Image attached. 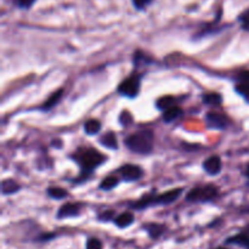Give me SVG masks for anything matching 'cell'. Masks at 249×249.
<instances>
[{"instance_id":"cb8c5ba5","label":"cell","mask_w":249,"mask_h":249,"mask_svg":"<svg viewBox=\"0 0 249 249\" xmlns=\"http://www.w3.org/2000/svg\"><path fill=\"white\" fill-rule=\"evenodd\" d=\"M118 122L122 125V128H128V126H130L131 124L134 123L133 114L129 111H126V109H124V111H122L121 114H119Z\"/></svg>"},{"instance_id":"d4e9b609","label":"cell","mask_w":249,"mask_h":249,"mask_svg":"<svg viewBox=\"0 0 249 249\" xmlns=\"http://www.w3.org/2000/svg\"><path fill=\"white\" fill-rule=\"evenodd\" d=\"M116 216V212L112 211V209H108V211L101 212V213L96 216V219L100 223H109V221H114Z\"/></svg>"},{"instance_id":"4fadbf2b","label":"cell","mask_w":249,"mask_h":249,"mask_svg":"<svg viewBox=\"0 0 249 249\" xmlns=\"http://www.w3.org/2000/svg\"><path fill=\"white\" fill-rule=\"evenodd\" d=\"M153 62H155V61H153L150 56L146 55L145 51L140 50V49H138V50L134 51L133 65H134V67H135V71H138V72L140 68L147 67L148 65H152Z\"/></svg>"},{"instance_id":"6da1fadb","label":"cell","mask_w":249,"mask_h":249,"mask_svg":"<svg viewBox=\"0 0 249 249\" xmlns=\"http://www.w3.org/2000/svg\"><path fill=\"white\" fill-rule=\"evenodd\" d=\"M70 158L79 168V175L72 180L74 185H82L88 181L92 177L95 170L107 160V157L104 153L90 146H80L70 156Z\"/></svg>"},{"instance_id":"277c9868","label":"cell","mask_w":249,"mask_h":249,"mask_svg":"<svg viewBox=\"0 0 249 249\" xmlns=\"http://www.w3.org/2000/svg\"><path fill=\"white\" fill-rule=\"evenodd\" d=\"M219 196H220L219 187L214 184H207L192 187L186 194L185 199L189 203H209L216 201Z\"/></svg>"},{"instance_id":"2e32d148","label":"cell","mask_w":249,"mask_h":249,"mask_svg":"<svg viewBox=\"0 0 249 249\" xmlns=\"http://www.w3.org/2000/svg\"><path fill=\"white\" fill-rule=\"evenodd\" d=\"M135 221V215L131 212H123V213L118 214L114 219V225L119 229H126L131 226Z\"/></svg>"},{"instance_id":"44dd1931","label":"cell","mask_w":249,"mask_h":249,"mask_svg":"<svg viewBox=\"0 0 249 249\" xmlns=\"http://www.w3.org/2000/svg\"><path fill=\"white\" fill-rule=\"evenodd\" d=\"M225 245H236L240 247H245L249 249V235L246 232H241L238 235L231 236L225 241Z\"/></svg>"},{"instance_id":"7402d4cb","label":"cell","mask_w":249,"mask_h":249,"mask_svg":"<svg viewBox=\"0 0 249 249\" xmlns=\"http://www.w3.org/2000/svg\"><path fill=\"white\" fill-rule=\"evenodd\" d=\"M202 102L207 106L219 107L223 104V96L219 92H207L202 95Z\"/></svg>"},{"instance_id":"ac0fdd59","label":"cell","mask_w":249,"mask_h":249,"mask_svg":"<svg viewBox=\"0 0 249 249\" xmlns=\"http://www.w3.org/2000/svg\"><path fill=\"white\" fill-rule=\"evenodd\" d=\"M182 114H184V109H182L180 106H174L172 107V108L163 112L162 119L165 124H170L173 123V122L178 121L179 118H181Z\"/></svg>"},{"instance_id":"d590c367","label":"cell","mask_w":249,"mask_h":249,"mask_svg":"<svg viewBox=\"0 0 249 249\" xmlns=\"http://www.w3.org/2000/svg\"><path fill=\"white\" fill-rule=\"evenodd\" d=\"M216 249H226V248H224V247H219V248H216Z\"/></svg>"},{"instance_id":"484cf974","label":"cell","mask_w":249,"mask_h":249,"mask_svg":"<svg viewBox=\"0 0 249 249\" xmlns=\"http://www.w3.org/2000/svg\"><path fill=\"white\" fill-rule=\"evenodd\" d=\"M236 92L249 104V83H237L235 87Z\"/></svg>"},{"instance_id":"4dcf8cb0","label":"cell","mask_w":249,"mask_h":249,"mask_svg":"<svg viewBox=\"0 0 249 249\" xmlns=\"http://www.w3.org/2000/svg\"><path fill=\"white\" fill-rule=\"evenodd\" d=\"M235 79L237 80L238 83H249V71L245 70V71H241L236 74Z\"/></svg>"},{"instance_id":"1f68e13d","label":"cell","mask_w":249,"mask_h":249,"mask_svg":"<svg viewBox=\"0 0 249 249\" xmlns=\"http://www.w3.org/2000/svg\"><path fill=\"white\" fill-rule=\"evenodd\" d=\"M55 237H56L55 233H43L41 236H39L38 241H40V242H48V241L53 240V238Z\"/></svg>"},{"instance_id":"5b68a950","label":"cell","mask_w":249,"mask_h":249,"mask_svg":"<svg viewBox=\"0 0 249 249\" xmlns=\"http://www.w3.org/2000/svg\"><path fill=\"white\" fill-rule=\"evenodd\" d=\"M142 78V73L135 71L129 77H126L125 79H123L119 83L118 88H117V92L122 95V96L128 97V99H136L139 94H140Z\"/></svg>"},{"instance_id":"836d02e7","label":"cell","mask_w":249,"mask_h":249,"mask_svg":"<svg viewBox=\"0 0 249 249\" xmlns=\"http://www.w3.org/2000/svg\"><path fill=\"white\" fill-rule=\"evenodd\" d=\"M245 174H246V177H247L248 179H249V165H248V167H247V169H246Z\"/></svg>"},{"instance_id":"3957f363","label":"cell","mask_w":249,"mask_h":249,"mask_svg":"<svg viewBox=\"0 0 249 249\" xmlns=\"http://www.w3.org/2000/svg\"><path fill=\"white\" fill-rule=\"evenodd\" d=\"M124 146L136 155H151L155 150V133L151 129H140L124 139Z\"/></svg>"},{"instance_id":"83f0119b","label":"cell","mask_w":249,"mask_h":249,"mask_svg":"<svg viewBox=\"0 0 249 249\" xmlns=\"http://www.w3.org/2000/svg\"><path fill=\"white\" fill-rule=\"evenodd\" d=\"M155 0H131V4H133L134 9L138 10V11H145L148 6L153 4Z\"/></svg>"},{"instance_id":"5bb4252c","label":"cell","mask_w":249,"mask_h":249,"mask_svg":"<svg viewBox=\"0 0 249 249\" xmlns=\"http://www.w3.org/2000/svg\"><path fill=\"white\" fill-rule=\"evenodd\" d=\"M143 230L147 232V235L150 236V238L152 240H158L160 236H163L167 231V226L164 224L160 223H147L142 226Z\"/></svg>"},{"instance_id":"30bf717a","label":"cell","mask_w":249,"mask_h":249,"mask_svg":"<svg viewBox=\"0 0 249 249\" xmlns=\"http://www.w3.org/2000/svg\"><path fill=\"white\" fill-rule=\"evenodd\" d=\"M202 168H203L204 172L208 175H211V177L219 175L221 173V170H223V162H221V158L216 155L211 156V157H208L204 160L203 164H202Z\"/></svg>"},{"instance_id":"9c48e42d","label":"cell","mask_w":249,"mask_h":249,"mask_svg":"<svg viewBox=\"0 0 249 249\" xmlns=\"http://www.w3.org/2000/svg\"><path fill=\"white\" fill-rule=\"evenodd\" d=\"M221 14H223V11H221V10H219L218 16H216L215 21L208 22V23H204L203 26H202V28L199 29V31L197 32L196 34H195L194 38L202 39V38H204V36H213V34H218L219 32L223 31L224 27L219 26V22H220V19H221Z\"/></svg>"},{"instance_id":"9a60e30c","label":"cell","mask_w":249,"mask_h":249,"mask_svg":"<svg viewBox=\"0 0 249 249\" xmlns=\"http://www.w3.org/2000/svg\"><path fill=\"white\" fill-rule=\"evenodd\" d=\"M181 97H174V96H170V95H167V96H162L160 99L156 100L155 105L160 111L164 112L167 109L172 108L174 106H179V102L181 101Z\"/></svg>"},{"instance_id":"f546056e","label":"cell","mask_w":249,"mask_h":249,"mask_svg":"<svg viewBox=\"0 0 249 249\" xmlns=\"http://www.w3.org/2000/svg\"><path fill=\"white\" fill-rule=\"evenodd\" d=\"M104 246H102L101 240L96 237H90L89 240L87 241V247L85 249H102Z\"/></svg>"},{"instance_id":"7a4b0ae2","label":"cell","mask_w":249,"mask_h":249,"mask_svg":"<svg viewBox=\"0 0 249 249\" xmlns=\"http://www.w3.org/2000/svg\"><path fill=\"white\" fill-rule=\"evenodd\" d=\"M182 195H184L182 187H177V189L169 190V191H165L160 195H143L141 198L128 203V207L134 211H145V209L152 208V207L169 206V204L179 201Z\"/></svg>"},{"instance_id":"ffe728a7","label":"cell","mask_w":249,"mask_h":249,"mask_svg":"<svg viewBox=\"0 0 249 249\" xmlns=\"http://www.w3.org/2000/svg\"><path fill=\"white\" fill-rule=\"evenodd\" d=\"M102 124L99 119H89L84 123V133L87 134L88 136H95L97 134L101 133Z\"/></svg>"},{"instance_id":"603a6c76","label":"cell","mask_w":249,"mask_h":249,"mask_svg":"<svg viewBox=\"0 0 249 249\" xmlns=\"http://www.w3.org/2000/svg\"><path fill=\"white\" fill-rule=\"evenodd\" d=\"M46 195H48L51 199H55V201H62V199L67 198L68 197V191L60 186H50L46 189Z\"/></svg>"},{"instance_id":"4316f807","label":"cell","mask_w":249,"mask_h":249,"mask_svg":"<svg viewBox=\"0 0 249 249\" xmlns=\"http://www.w3.org/2000/svg\"><path fill=\"white\" fill-rule=\"evenodd\" d=\"M237 21L240 22L241 28H242L243 31L249 32V7H248V9H246L243 12H241L240 15H238Z\"/></svg>"},{"instance_id":"d6a6232c","label":"cell","mask_w":249,"mask_h":249,"mask_svg":"<svg viewBox=\"0 0 249 249\" xmlns=\"http://www.w3.org/2000/svg\"><path fill=\"white\" fill-rule=\"evenodd\" d=\"M50 145H51V147L61 150V148L63 147V141L61 140V139H53V140L50 142Z\"/></svg>"},{"instance_id":"ba28073f","label":"cell","mask_w":249,"mask_h":249,"mask_svg":"<svg viewBox=\"0 0 249 249\" xmlns=\"http://www.w3.org/2000/svg\"><path fill=\"white\" fill-rule=\"evenodd\" d=\"M85 204L82 202H68L63 203L60 208L57 209L56 218L57 219H68V218H77L82 215V212L84 209Z\"/></svg>"},{"instance_id":"8d00e7d4","label":"cell","mask_w":249,"mask_h":249,"mask_svg":"<svg viewBox=\"0 0 249 249\" xmlns=\"http://www.w3.org/2000/svg\"><path fill=\"white\" fill-rule=\"evenodd\" d=\"M247 213H248V214H249V209H248V211H247Z\"/></svg>"},{"instance_id":"52a82bcc","label":"cell","mask_w":249,"mask_h":249,"mask_svg":"<svg viewBox=\"0 0 249 249\" xmlns=\"http://www.w3.org/2000/svg\"><path fill=\"white\" fill-rule=\"evenodd\" d=\"M231 119L228 114L220 112L209 111L206 114V126L212 130H226L230 126Z\"/></svg>"},{"instance_id":"f1b7e54d","label":"cell","mask_w":249,"mask_h":249,"mask_svg":"<svg viewBox=\"0 0 249 249\" xmlns=\"http://www.w3.org/2000/svg\"><path fill=\"white\" fill-rule=\"evenodd\" d=\"M14 2L18 9L29 10L33 7V5L36 4V0H14Z\"/></svg>"},{"instance_id":"8fae6325","label":"cell","mask_w":249,"mask_h":249,"mask_svg":"<svg viewBox=\"0 0 249 249\" xmlns=\"http://www.w3.org/2000/svg\"><path fill=\"white\" fill-rule=\"evenodd\" d=\"M99 143L101 146H104L105 148H107V150L116 151L119 148L118 138H117L116 133L111 130L106 131V133H104L102 135H100Z\"/></svg>"},{"instance_id":"d6986e66","label":"cell","mask_w":249,"mask_h":249,"mask_svg":"<svg viewBox=\"0 0 249 249\" xmlns=\"http://www.w3.org/2000/svg\"><path fill=\"white\" fill-rule=\"evenodd\" d=\"M122 180L119 179V177H117L116 174H112V175H108V177L104 178V179L101 180V182H100L99 185V189L101 190V191H112L113 189H116L117 186H118L119 184H121Z\"/></svg>"},{"instance_id":"e575fe53","label":"cell","mask_w":249,"mask_h":249,"mask_svg":"<svg viewBox=\"0 0 249 249\" xmlns=\"http://www.w3.org/2000/svg\"><path fill=\"white\" fill-rule=\"evenodd\" d=\"M243 232L248 233V235H249V225H248V226H246V228H245V230H243Z\"/></svg>"},{"instance_id":"8992f818","label":"cell","mask_w":249,"mask_h":249,"mask_svg":"<svg viewBox=\"0 0 249 249\" xmlns=\"http://www.w3.org/2000/svg\"><path fill=\"white\" fill-rule=\"evenodd\" d=\"M113 174L119 177V179L124 182H136L140 181L145 177V170L138 164L125 163V164L119 167L117 170H114Z\"/></svg>"},{"instance_id":"e0dca14e","label":"cell","mask_w":249,"mask_h":249,"mask_svg":"<svg viewBox=\"0 0 249 249\" xmlns=\"http://www.w3.org/2000/svg\"><path fill=\"white\" fill-rule=\"evenodd\" d=\"M0 190H1L2 196H10V195H15L21 190V185L17 181L12 179L2 180L1 185H0Z\"/></svg>"},{"instance_id":"7c38bea8","label":"cell","mask_w":249,"mask_h":249,"mask_svg":"<svg viewBox=\"0 0 249 249\" xmlns=\"http://www.w3.org/2000/svg\"><path fill=\"white\" fill-rule=\"evenodd\" d=\"M63 94H65V89L56 90L55 92H53V94H51L50 96H49L48 99H46L45 101L41 104V106L39 107V109H40V111H43V112L51 111V109H53L55 106H57L58 102L62 100Z\"/></svg>"}]
</instances>
